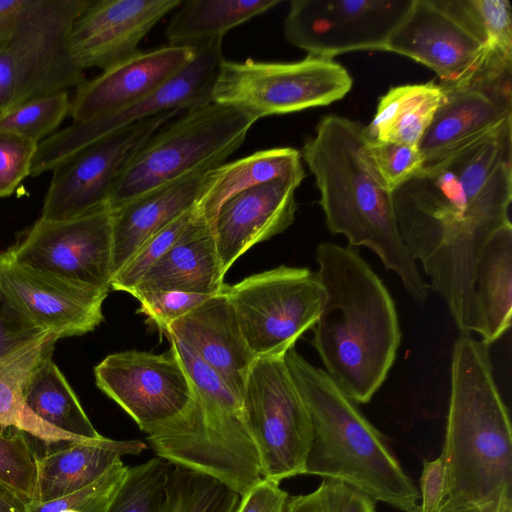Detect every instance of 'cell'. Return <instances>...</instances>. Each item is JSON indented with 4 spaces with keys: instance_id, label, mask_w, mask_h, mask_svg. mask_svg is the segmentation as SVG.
<instances>
[{
    "instance_id": "cell-38",
    "label": "cell",
    "mask_w": 512,
    "mask_h": 512,
    "mask_svg": "<svg viewBox=\"0 0 512 512\" xmlns=\"http://www.w3.org/2000/svg\"><path fill=\"white\" fill-rule=\"evenodd\" d=\"M283 512H376V501L344 482L323 479L310 493L288 496Z\"/></svg>"
},
{
    "instance_id": "cell-51",
    "label": "cell",
    "mask_w": 512,
    "mask_h": 512,
    "mask_svg": "<svg viewBox=\"0 0 512 512\" xmlns=\"http://www.w3.org/2000/svg\"><path fill=\"white\" fill-rule=\"evenodd\" d=\"M62 512H79L77 510H72V509H69V510H65V511H62Z\"/></svg>"
},
{
    "instance_id": "cell-46",
    "label": "cell",
    "mask_w": 512,
    "mask_h": 512,
    "mask_svg": "<svg viewBox=\"0 0 512 512\" xmlns=\"http://www.w3.org/2000/svg\"><path fill=\"white\" fill-rule=\"evenodd\" d=\"M288 496L279 483L261 479L242 495L237 512H283Z\"/></svg>"
},
{
    "instance_id": "cell-2",
    "label": "cell",
    "mask_w": 512,
    "mask_h": 512,
    "mask_svg": "<svg viewBox=\"0 0 512 512\" xmlns=\"http://www.w3.org/2000/svg\"><path fill=\"white\" fill-rule=\"evenodd\" d=\"M317 274L326 299L312 344L325 372L355 402L368 403L396 358L401 332L394 301L350 246L320 243Z\"/></svg>"
},
{
    "instance_id": "cell-24",
    "label": "cell",
    "mask_w": 512,
    "mask_h": 512,
    "mask_svg": "<svg viewBox=\"0 0 512 512\" xmlns=\"http://www.w3.org/2000/svg\"><path fill=\"white\" fill-rule=\"evenodd\" d=\"M224 276L213 226L195 212L192 222L130 294L135 298L160 291L216 295L225 286Z\"/></svg>"
},
{
    "instance_id": "cell-12",
    "label": "cell",
    "mask_w": 512,
    "mask_h": 512,
    "mask_svg": "<svg viewBox=\"0 0 512 512\" xmlns=\"http://www.w3.org/2000/svg\"><path fill=\"white\" fill-rule=\"evenodd\" d=\"M195 56L182 70L145 98L109 114L73 122L40 142L30 176L53 171L93 143L142 120L168 111H186L212 102V90L224 58L222 39L195 45Z\"/></svg>"
},
{
    "instance_id": "cell-15",
    "label": "cell",
    "mask_w": 512,
    "mask_h": 512,
    "mask_svg": "<svg viewBox=\"0 0 512 512\" xmlns=\"http://www.w3.org/2000/svg\"><path fill=\"white\" fill-rule=\"evenodd\" d=\"M12 262L63 281L109 289L112 279V211L49 221L39 218L25 238L4 253Z\"/></svg>"
},
{
    "instance_id": "cell-32",
    "label": "cell",
    "mask_w": 512,
    "mask_h": 512,
    "mask_svg": "<svg viewBox=\"0 0 512 512\" xmlns=\"http://www.w3.org/2000/svg\"><path fill=\"white\" fill-rule=\"evenodd\" d=\"M24 397L30 410L52 427L79 438L101 437L53 362L52 355L36 368L26 385Z\"/></svg>"
},
{
    "instance_id": "cell-20",
    "label": "cell",
    "mask_w": 512,
    "mask_h": 512,
    "mask_svg": "<svg viewBox=\"0 0 512 512\" xmlns=\"http://www.w3.org/2000/svg\"><path fill=\"white\" fill-rule=\"evenodd\" d=\"M0 287L38 326L62 337L93 331L109 289L78 286L18 265L0 255Z\"/></svg>"
},
{
    "instance_id": "cell-4",
    "label": "cell",
    "mask_w": 512,
    "mask_h": 512,
    "mask_svg": "<svg viewBox=\"0 0 512 512\" xmlns=\"http://www.w3.org/2000/svg\"><path fill=\"white\" fill-rule=\"evenodd\" d=\"M440 456L446 471L442 507L498 501L512 491V429L496 385L489 345L471 334L455 340L451 391Z\"/></svg>"
},
{
    "instance_id": "cell-21",
    "label": "cell",
    "mask_w": 512,
    "mask_h": 512,
    "mask_svg": "<svg viewBox=\"0 0 512 512\" xmlns=\"http://www.w3.org/2000/svg\"><path fill=\"white\" fill-rule=\"evenodd\" d=\"M195 53V46L180 45L140 51L76 88L69 115L73 122H84L123 109L158 90Z\"/></svg>"
},
{
    "instance_id": "cell-37",
    "label": "cell",
    "mask_w": 512,
    "mask_h": 512,
    "mask_svg": "<svg viewBox=\"0 0 512 512\" xmlns=\"http://www.w3.org/2000/svg\"><path fill=\"white\" fill-rule=\"evenodd\" d=\"M194 217L193 207L151 235L112 277L110 287L130 294L143 276L166 254Z\"/></svg>"
},
{
    "instance_id": "cell-33",
    "label": "cell",
    "mask_w": 512,
    "mask_h": 512,
    "mask_svg": "<svg viewBox=\"0 0 512 512\" xmlns=\"http://www.w3.org/2000/svg\"><path fill=\"white\" fill-rule=\"evenodd\" d=\"M241 499L221 480L167 460L162 512H237Z\"/></svg>"
},
{
    "instance_id": "cell-11",
    "label": "cell",
    "mask_w": 512,
    "mask_h": 512,
    "mask_svg": "<svg viewBox=\"0 0 512 512\" xmlns=\"http://www.w3.org/2000/svg\"><path fill=\"white\" fill-rule=\"evenodd\" d=\"M241 401L262 478L280 483L304 474L311 423L284 356L254 359Z\"/></svg>"
},
{
    "instance_id": "cell-49",
    "label": "cell",
    "mask_w": 512,
    "mask_h": 512,
    "mask_svg": "<svg viewBox=\"0 0 512 512\" xmlns=\"http://www.w3.org/2000/svg\"><path fill=\"white\" fill-rule=\"evenodd\" d=\"M500 499L498 501L482 504H467L453 507H442L438 512H499Z\"/></svg>"
},
{
    "instance_id": "cell-27",
    "label": "cell",
    "mask_w": 512,
    "mask_h": 512,
    "mask_svg": "<svg viewBox=\"0 0 512 512\" xmlns=\"http://www.w3.org/2000/svg\"><path fill=\"white\" fill-rule=\"evenodd\" d=\"M304 178L299 150L282 147L257 151L210 170L194 209L212 225L220 207L234 195L276 179L299 186Z\"/></svg>"
},
{
    "instance_id": "cell-1",
    "label": "cell",
    "mask_w": 512,
    "mask_h": 512,
    "mask_svg": "<svg viewBox=\"0 0 512 512\" xmlns=\"http://www.w3.org/2000/svg\"><path fill=\"white\" fill-rule=\"evenodd\" d=\"M402 240L461 333L476 331L474 273L489 238L510 225L512 118L424 163L391 192Z\"/></svg>"
},
{
    "instance_id": "cell-50",
    "label": "cell",
    "mask_w": 512,
    "mask_h": 512,
    "mask_svg": "<svg viewBox=\"0 0 512 512\" xmlns=\"http://www.w3.org/2000/svg\"><path fill=\"white\" fill-rule=\"evenodd\" d=\"M499 512H512V491H507L502 494Z\"/></svg>"
},
{
    "instance_id": "cell-40",
    "label": "cell",
    "mask_w": 512,
    "mask_h": 512,
    "mask_svg": "<svg viewBox=\"0 0 512 512\" xmlns=\"http://www.w3.org/2000/svg\"><path fill=\"white\" fill-rule=\"evenodd\" d=\"M127 469L119 461L85 488L54 500L27 503L25 512H62L69 509L79 512H104Z\"/></svg>"
},
{
    "instance_id": "cell-10",
    "label": "cell",
    "mask_w": 512,
    "mask_h": 512,
    "mask_svg": "<svg viewBox=\"0 0 512 512\" xmlns=\"http://www.w3.org/2000/svg\"><path fill=\"white\" fill-rule=\"evenodd\" d=\"M352 85L347 69L334 59L310 55L295 62L224 59L212 101L239 107L261 119L330 105L342 99Z\"/></svg>"
},
{
    "instance_id": "cell-7",
    "label": "cell",
    "mask_w": 512,
    "mask_h": 512,
    "mask_svg": "<svg viewBox=\"0 0 512 512\" xmlns=\"http://www.w3.org/2000/svg\"><path fill=\"white\" fill-rule=\"evenodd\" d=\"M258 120L239 107L213 101L186 110L136 153L113 187L107 207L114 210L152 189L225 163Z\"/></svg>"
},
{
    "instance_id": "cell-17",
    "label": "cell",
    "mask_w": 512,
    "mask_h": 512,
    "mask_svg": "<svg viewBox=\"0 0 512 512\" xmlns=\"http://www.w3.org/2000/svg\"><path fill=\"white\" fill-rule=\"evenodd\" d=\"M98 388L148 432L181 414L193 401L192 383L175 350H136L106 356L94 368Z\"/></svg>"
},
{
    "instance_id": "cell-36",
    "label": "cell",
    "mask_w": 512,
    "mask_h": 512,
    "mask_svg": "<svg viewBox=\"0 0 512 512\" xmlns=\"http://www.w3.org/2000/svg\"><path fill=\"white\" fill-rule=\"evenodd\" d=\"M37 460L24 432H0V485L26 503L37 499Z\"/></svg>"
},
{
    "instance_id": "cell-25",
    "label": "cell",
    "mask_w": 512,
    "mask_h": 512,
    "mask_svg": "<svg viewBox=\"0 0 512 512\" xmlns=\"http://www.w3.org/2000/svg\"><path fill=\"white\" fill-rule=\"evenodd\" d=\"M209 171L162 185L111 210L112 277L151 235L194 207Z\"/></svg>"
},
{
    "instance_id": "cell-47",
    "label": "cell",
    "mask_w": 512,
    "mask_h": 512,
    "mask_svg": "<svg viewBox=\"0 0 512 512\" xmlns=\"http://www.w3.org/2000/svg\"><path fill=\"white\" fill-rule=\"evenodd\" d=\"M32 0H0V33L11 28Z\"/></svg>"
},
{
    "instance_id": "cell-39",
    "label": "cell",
    "mask_w": 512,
    "mask_h": 512,
    "mask_svg": "<svg viewBox=\"0 0 512 512\" xmlns=\"http://www.w3.org/2000/svg\"><path fill=\"white\" fill-rule=\"evenodd\" d=\"M365 149L373 169L390 192L412 177L424 163L416 145L378 141L368 137Z\"/></svg>"
},
{
    "instance_id": "cell-30",
    "label": "cell",
    "mask_w": 512,
    "mask_h": 512,
    "mask_svg": "<svg viewBox=\"0 0 512 512\" xmlns=\"http://www.w3.org/2000/svg\"><path fill=\"white\" fill-rule=\"evenodd\" d=\"M442 96V88L434 81L391 88L379 99L371 123L365 126L368 137L419 146Z\"/></svg>"
},
{
    "instance_id": "cell-23",
    "label": "cell",
    "mask_w": 512,
    "mask_h": 512,
    "mask_svg": "<svg viewBox=\"0 0 512 512\" xmlns=\"http://www.w3.org/2000/svg\"><path fill=\"white\" fill-rule=\"evenodd\" d=\"M160 332L187 345L235 394L242 397L255 357L223 292L213 295Z\"/></svg>"
},
{
    "instance_id": "cell-9",
    "label": "cell",
    "mask_w": 512,
    "mask_h": 512,
    "mask_svg": "<svg viewBox=\"0 0 512 512\" xmlns=\"http://www.w3.org/2000/svg\"><path fill=\"white\" fill-rule=\"evenodd\" d=\"M222 292L255 358L284 356L313 328L326 299L317 272L285 265L225 285Z\"/></svg>"
},
{
    "instance_id": "cell-48",
    "label": "cell",
    "mask_w": 512,
    "mask_h": 512,
    "mask_svg": "<svg viewBox=\"0 0 512 512\" xmlns=\"http://www.w3.org/2000/svg\"><path fill=\"white\" fill-rule=\"evenodd\" d=\"M26 502L0 485V512H25Z\"/></svg>"
},
{
    "instance_id": "cell-43",
    "label": "cell",
    "mask_w": 512,
    "mask_h": 512,
    "mask_svg": "<svg viewBox=\"0 0 512 512\" xmlns=\"http://www.w3.org/2000/svg\"><path fill=\"white\" fill-rule=\"evenodd\" d=\"M213 295L182 291H160L137 296L138 312L144 314L162 331L175 320L186 315Z\"/></svg>"
},
{
    "instance_id": "cell-3",
    "label": "cell",
    "mask_w": 512,
    "mask_h": 512,
    "mask_svg": "<svg viewBox=\"0 0 512 512\" xmlns=\"http://www.w3.org/2000/svg\"><path fill=\"white\" fill-rule=\"evenodd\" d=\"M366 127L339 115L324 116L306 139L301 156L315 177L327 228L348 246L373 251L406 292L424 303L428 284L400 235L392 195L373 169L365 149Z\"/></svg>"
},
{
    "instance_id": "cell-42",
    "label": "cell",
    "mask_w": 512,
    "mask_h": 512,
    "mask_svg": "<svg viewBox=\"0 0 512 512\" xmlns=\"http://www.w3.org/2000/svg\"><path fill=\"white\" fill-rule=\"evenodd\" d=\"M38 144L0 129V197L10 196L30 176Z\"/></svg>"
},
{
    "instance_id": "cell-18",
    "label": "cell",
    "mask_w": 512,
    "mask_h": 512,
    "mask_svg": "<svg viewBox=\"0 0 512 512\" xmlns=\"http://www.w3.org/2000/svg\"><path fill=\"white\" fill-rule=\"evenodd\" d=\"M440 87L442 99L418 146L424 163L512 118V63L491 59L468 78Z\"/></svg>"
},
{
    "instance_id": "cell-31",
    "label": "cell",
    "mask_w": 512,
    "mask_h": 512,
    "mask_svg": "<svg viewBox=\"0 0 512 512\" xmlns=\"http://www.w3.org/2000/svg\"><path fill=\"white\" fill-rule=\"evenodd\" d=\"M281 0H191L171 19L166 38L169 45L195 46L222 39L231 29L247 22Z\"/></svg>"
},
{
    "instance_id": "cell-6",
    "label": "cell",
    "mask_w": 512,
    "mask_h": 512,
    "mask_svg": "<svg viewBox=\"0 0 512 512\" xmlns=\"http://www.w3.org/2000/svg\"><path fill=\"white\" fill-rule=\"evenodd\" d=\"M194 390L191 404L147 432L158 457L207 473L241 495L262 478L241 398L187 345L168 336Z\"/></svg>"
},
{
    "instance_id": "cell-45",
    "label": "cell",
    "mask_w": 512,
    "mask_h": 512,
    "mask_svg": "<svg viewBox=\"0 0 512 512\" xmlns=\"http://www.w3.org/2000/svg\"><path fill=\"white\" fill-rule=\"evenodd\" d=\"M420 503L414 512H438L446 496V471L441 456L424 461L420 476Z\"/></svg>"
},
{
    "instance_id": "cell-13",
    "label": "cell",
    "mask_w": 512,
    "mask_h": 512,
    "mask_svg": "<svg viewBox=\"0 0 512 512\" xmlns=\"http://www.w3.org/2000/svg\"><path fill=\"white\" fill-rule=\"evenodd\" d=\"M386 51L427 66L436 73L440 85L466 79L496 59L488 52L469 0H413Z\"/></svg>"
},
{
    "instance_id": "cell-34",
    "label": "cell",
    "mask_w": 512,
    "mask_h": 512,
    "mask_svg": "<svg viewBox=\"0 0 512 512\" xmlns=\"http://www.w3.org/2000/svg\"><path fill=\"white\" fill-rule=\"evenodd\" d=\"M167 460L152 458L127 469L104 512H162Z\"/></svg>"
},
{
    "instance_id": "cell-16",
    "label": "cell",
    "mask_w": 512,
    "mask_h": 512,
    "mask_svg": "<svg viewBox=\"0 0 512 512\" xmlns=\"http://www.w3.org/2000/svg\"><path fill=\"white\" fill-rule=\"evenodd\" d=\"M178 112H164L125 127L55 168L40 218L62 221L107 207L113 187L136 153Z\"/></svg>"
},
{
    "instance_id": "cell-28",
    "label": "cell",
    "mask_w": 512,
    "mask_h": 512,
    "mask_svg": "<svg viewBox=\"0 0 512 512\" xmlns=\"http://www.w3.org/2000/svg\"><path fill=\"white\" fill-rule=\"evenodd\" d=\"M476 333L490 345L511 325L512 224L496 231L483 247L474 273Z\"/></svg>"
},
{
    "instance_id": "cell-19",
    "label": "cell",
    "mask_w": 512,
    "mask_h": 512,
    "mask_svg": "<svg viewBox=\"0 0 512 512\" xmlns=\"http://www.w3.org/2000/svg\"><path fill=\"white\" fill-rule=\"evenodd\" d=\"M180 0H91L68 37L70 55L83 71L107 70L140 52L139 44Z\"/></svg>"
},
{
    "instance_id": "cell-8",
    "label": "cell",
    "mask_w": 512,
    "mask_h": 512,
    "mask_svg": "<svg viewBox=\"0 0 512 512\" xmlns=\"http://www.w3.org/2000/svg\"><path fill=\"white\" fill-rule=\"evenodd\" d=\"M91 0H32L19 20L0 33V118L38 97L78 88L84 73L68 37Z\"/></svg>"
},
{
    "instance_id": "cell-26",
    "label": "cell",
    "mask_w": 512,
    "mask_h": 512,
    "mask_svg": "<svg viewBox=\"0 0 512 512\" xmlns=\"http://www.w3.org/2000/svg\"><path fill=\"white\" fill-rule=\"evenodd\" d=\"M146 448L140 440H112L101 436L69 443L38 456L36 502L54 500L85 488L121 461V456L136 455Z\"/></svg>"
},
{
    "instance_id": "cell-41",
    "label": "cell",
    "mask_w": 512,
    "mask_h": 512,
    "mask_svg": "<svg viewBox=\"0 0 512 512\" xmlns=\"http://www.w3.org/2000/svg\"><path fill=\"white\" fill-rule=\"evenodd\" d=\"M482 27L489 54L512 63V8L507 0H469Z\"/></svg>"
},
{
    "instance_id": "cell-29",
    "label": "cell",
    "mask_w": 512,
    "mask_h": 512,
    "mask_svg": "<svg viewBox=\"0 0 512 512\" xmlns=\"http://www.w3.org/2000/svg\"><path fill=\"white\" fill-rule=\"evenodd\" d=\"M59 338L46 333L0 359V426L14 427L47 445L86 440L60 431L37 417L25 402V388Z\"/></svg>"
},
{
    "instance_id": "cell-14",
    "label": "cell",
    "mask_w": 512,
    "mask_h": 512,
    "mask_svg": "<svg viewBox=\"0 0 512 512\" xmlns=\"http://www.w3.org/2000/svg\"><path fill=\"white\" fill-rule=\"evenodd\" d=\"M412 1L293 0L284 36L314 57L333 59L352 51H386Z\"/></svg>"
},
{
    "instance_id": "cell-22",
    "label": "cell",
    "mask_w": 512,
    "mask_h": 512,
    "mask_svg": "<svg viewBox=\"0 0 512 512\" xmlns=\"http://www.w3.org/2000/svg\"><path fill=\"white\" fill-rule=\"evenodd\" d=\"M298 187L290 180H272L234 195L220 207L212 226L225 274L251 247L293 223Z\"/></svg>"
},
{
    "instance_id": "cell-35",
    "label": "cell",
    "mask_w": 512,
    "mask_h": 512,
    "mask_svg": "<svg viewBox=\"0 0 512 512\" xmlns=\"http://www.w3.org/2000/svg\"><path fill=\"white\" fill-rule=\"evenodd\" d=\"M70 103L68 91L32 99L0 118V129L39 144L51 136L70 113Z\"/></svg>"
},
{
    "instance_id": "cell-44",
    "label": "cell",
    "mask_w": 512,
    "mask_h": 512,
    "mask_svg": "<svg viewBox=\"0 0 512 512\" xmlns=\"http://www.w3.org/2000/svg\"><path fill=\"white\" fill-rule=\"evenodd\" d=\"M46 333L0 287V359Z\"/></svg>"
},
{
    "instance_id": "cell-5",
    "label": "cell",
    "mask_w": 512,
    "mask_h": 512,
    "mask_svg": "<svg viewBox=\"0 0 512 512\" xmlns=\"http://www.w3.org/2000/svg\"><path fill=\"white\" fill-rule=\"evenodd\" d=\"M284 359L311 423L304 474L344 482L376 502L414 512L419 490L385 436L323 369L310 364L295 347Z\"/></svg>"
}]
</instances>
